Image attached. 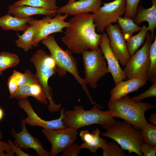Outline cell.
<instances>
[{
	"label": "cell",
	"mask_w": 156,
	"mask_h": 156,
	"mask_svg": "<svg viewBox=\"0 0 156 156\" xmlns=\"http://www.w3.org/2000/svg\"><path fill=\"white\" fill-rule=\"evenodd\" d=\"M140 0H126V9L124 17L134 18L136 15L138 4Z\"/></svg>",
	"instance_id": "31"
},
{
	"label": "cell",
	"mask_w": 156,
	"mask_h": 156,
	"mask_svg": "<svg viewBox=\"0 0 156 156\" xmlns=\"http://www.w3.org/2000/svg\"><path fill=\"white\" fill-rule=\"evenodd\" d=\"M25 73L26 77L25 83L20 87L13 95L10 96L9 98H15L19 100L32 96L36 99L38 102L48 105L47 99L35 75H34L28 69L25 70Z\"/></svg>",
	"instance_id": "13"
},
{
	"label": "cell",
	"mask_w": 156,
	"mask_h": 156,
	"mask_svg": "<svg viewBox=\"0 0 156 156\" xmlns=\"http://www.w3.org/2000/svg\"><path fill=\"white\" fill-rule=\"evenodd\" d=\"M12 75L17 82L19 88L25 83L26 77L25 73L14 70Z\"/></svg>",
	"instance_id": "36"
},
{
	"label": "cell",
	"mask_w": 156,
	"mask_h": 156,
	"mask_svg": "<svg viewBox=\"0 0 156 156\" xmlns=\"http://www.w3.org/2000/svg\"><path fill=\"white\" fill-rule=\"evenodd\" d=\"M109 38L110 46L117 60L125 67L130 56L128 53L126 41L118 25L111 24L105 28Z\"/></svg>",
	"instance_id": "14"
},
{
	"label": "cell",
	"mask_w": 156,
	"mask_h": 156,
	"mask_svg": "<svg viewBox=\"0 0 156 156\" xmlns=\"http://www.w3.org/2000/svg\"><path fill=\"white\" fill-rule=\"evenodd\" d=\"M100 133L101 131L98 128L93 129L91 137L88 141L84 142L79 145L81 148L88 149L93 153L96 152L99 148H101L104 140L100 137Z\"/></svg>",
	"instance_id": "25"
},
{
	"label": "cell",
	"mask_w": 156,
	"mask_h": 156,
	"mask_svg": "<svg viewBox=\"0 0 156 156\" xmlns=\"http://www.w3.org/2000/svg\"><path fill=\"white\" fill-rule=\"evenodd\" d=\"M56 4L57 0H18L13 4L15 5H26L57 12L58 8Z\"/></svg>",
	"instance_id": "23"
},
{
	"label": "cell",
	"mask_w": 156,
	"mask_h": 156,
	"mask_svg": "<svg viewBox=\"0 0 156 156\" xmlns=\"http://www.w3.org/2000/svg\"><path fill=\"white\" fill-rule=\"evenodd\" d=\"M126 9V0H114L104 3L93 14L96 31L102 33L107 26L117 22L118 18L125 14Z\"/></svg>",
	"instance_id": "10"
},
{
	"label": "cell",
	"mask_w": 156,
	"mask_h": 156,
	"mask_svg": "<svg viewBox=\"0 0 156 156\" xmlns=\"http://www.w3.org/2000/svg\"><path fill=\"white\" fill-rule=\"evenodd\" d=\"M42 132L51 144V156H56L74 142L77 138V130L66 127L60 130L45 129Z\"/></svg>",
	"instance_id": "11"
},
{
	"label": "cell",
	"mask_w": 156,
	"mask_h": 156,
	"mask_svg": "<svg viewBox=\"0 0 156 156\" xmlns=\"http://www.w3.org/2000/svg\"><path fill=\"white\" fill-rule=\"evenodd\" d=\"M35 31V27L30 25L22 35L16 33L18 39L16 40L15 43L17 47L22 49L25 52L28 51L29 49H32V41Z\"/></svg>",
	"instance_id": "24"
},
{
	"label": "cell",
	"mask_w": 156,
	"mask_h": 156,
	"mask_svg": "<svg viewBox=\"0 0 156 156\" xmlns=\"http://www.w3.org/2000/svg\"><path fill=\"white\" fill-rule=\"evenodd\" d=\"M148 29L145 25L136 35L132 36L126 40L127 50L129 55H133L144 42Z\"/></svg>",
	"instance_id": "22"
},
{
	"label": "cell",
	"mask_w": 156,
	"mask_h": 156,
	"mask_svg": "<svg viewBox=\"0 0 156 156\" xmlns=\"http://www.w3.org/2000/svg\"><path fill=\"white\" fill-rule=\"evenodd\" d=\"M152 84L149 89L141 94L131 98L133 101L140 102L144 99L150 97H156V77H154L151 81Z\"/></svg>",
	"instance_id": "30"
},
{
	"label": "cell",
	"mask_w": 156,
	"mask_h": 156,
	"mask_svg": "<svg viewBox=\"0 0 156 156\" xmlns=\"http://www.w3.org/2000/svg\"><path fill=\"white\" fill-rule=\"evenodd\" d=\"M8 12L17 18L25 19L36 14H42L54 17L57 12L50 11L40 8L26 5H15L14 4L8 7Z\"/></svg>",
	"instance_id": "20"
},
{
	"label": "cell",
	"mask_w": 156,
	"mask_h": 156,
	"mask_svg": "<svg viewBox=\"0 0 156 156\" xmlns=\"http://www.w3.org/2000/svg\"><path fill=\"white\" fill-rule=\"evenodd\" d=\"M81 140L84 142H87L92 136V133L87 130L81 131L79 134Z\"/></svg>",
	"instance_id": "39"
},
{
	"label": "cell",
	"mask_w": 156,
	"mask_h": 156,
	"mask_svg": "<svg viewBox=\"0 0 156 156\" xmlns=\"http://www.w3.org/2000/svg\"><path fill=\"white\" fill-rule=\"evenodd\" d=\"M117 22L122 31V34L126 41L133 36V33L129 25L125 21L123 18L120 17Z\"/></svg>",
	"instance_id": "32"
},
{
	"label": "cell",
	"mask_w": 156,
	"mask_h": 156,
	"mask_svg": "<svg viewBox=\"0 0 156 156\" xmlns=\"http://www.w3.org/2000/svg\"><path fill=\"white\" fill-rule=\"evenodd\" d=\"M30 60L36 68L35 75L49 101L48 109L51 112H58L62 107V104L55 103L53 98L52 88L48 84L49 78L57 72V67L55 60L51 55L41 49L35 52Z\"/></svg>",
	"instance_id": "6"
},
{
	"label": "cell",
	"mask_w": 156,
	"mask_h": 156,
	"mask_svg": "<svg viewBox=\"0 0 156 156\" xmlns=\"http://www.w3.org/2000/svg\"><path fill=\"white\" fill-rule=\"evenodd\" d=\"M141 134L144 143L156 146V126L148 123L141 129Z\"/></svg>",
	"instance_id": "28"
},
{
	"label": "cell",
	"mask_w": 156,
	"mask_h": 156,
	"mask_svg": "<svg viewBox=\"0 0 156 156\" xmlns=\"http://www.w3.org/2000/svg\"><path fill=\"white\" fill-rule=\"evenodd\" d=\"M2 72L0 70V76L1 75Z\"/></svg>",
	"instance_id": "43"
},
{
	"label": "cell",
	"mask_w": 156,
	"mask_h": 156,
	"mask_svg": "<svg viewBox=\"0 0 156 156\" xmlns=\"http://www.w3.org/2000/svg\"><path fill=\"white\" fill-rule=\"evenodd\" d=\"M2 133L0 131V156H14L15 153L8 142L1 140Z\"/></svg>",
	"instance_id": "33"
},
{
	"label": "cell",
	"mask_w": 156,
	"mask_h": 156,
	"mask_svg": "<svg viewBox=\"0 0 156 156\" xmlns=\"http://www.w3.org/2000/svg\"><path fill=\"white\" fill-rule=\"evenodd\" d=\"M21 131L17 133L14 128L11 131L14 139V144L17 147L26 151L29 148L34 149L39 156H51L50 152L44 148L42 143L32 135L27 130L26 124L21 123Z\"/></svg>",
	"instance_id": "15"
},
{
	"label": "cell",
	"mask_w": 156,
	"mask_h": 156,
	"mask_svg": "<svg viewBox=\"0 0 156 156\" xmlns=\"http://www.w3.org/2000/svg\"><path fill=\"white\" fill-rule=\"evenodd\" d=\"M84 63L85 83L93 88L97 87V83L104 76L109 73L106 60L101 49L99 47L82 53Z\"/></svg>",
	"instance_id": "7"
},
{
	"label": "cell",
	"mask_w": 156,
	"mask_h": 156,
	"mask_svg": "<svg viewBox=\"0 0 156 156\" xmlns=\"http://www.w3.org/2000/svg\"><path fill=\"white\" fill-rule=\"evenodd\" d=\"M150 67L148 72V81L156 76V36L151 45L149 51Z\"/></svg>",
	"instance_id": "29"
},
{
	"label": "cell",
	"mask_w": 156,
	"mask_h": 156,
	"mask_svg": "<svg viewBox=\"0 0 156 156\" xmlns=\"http://www.w3.org/2000/svg\"><path fill=\"white\" fill-rule=\"evenodd\" d=\"M102 0H79L68 2L58 8L57 14L74 16L84 13H94L101 6Z\"/></svg>",
	"instance_id": "17"
},
{
	"label": "cell",
	"mask_w": 156,
	"mask_h": 156,
	"mask_svg": "<svg viewBox=\"0 0 156 156\" xmlns=\"http://www.w3.org/2000/svg\"><path fill=\"white\" fill-rule=\"evenodd\" d=\"M101 135L110 138L127 151L129 154L134 153L139 156H143L140 146L144 142L141 131L134 128L130 123L125 121H116L105 129Z\"/></svg>",
	"instance_id": "5"
},
{
	"label": "cell",
	"mask_w": 156,
	"mask_h": 156,
	"mask_svg": "<svg viewBox=\"0 0 156 156\" xmlns=\"http://www.w3.org/2000/svg\"><path fill=\"white\" fill-rule=\"evenodd\" d=\"M8 142L15 153L18 156H30L29 154L22 151L21 148L16 146L12 141L8 140Z\"/></svg>",
	"instance_id": "38"
},
{
	"label": "cell",
	"mask_w": 156,
	"mask_h": 156,
	"mask_svg": "<svg viewBox=\"0 0 156 156\" xmlns=\"http://www.w3.org/2000/svg\"><path fill=\"white\" fill-rule=\"evenodd\" d=\"M41 41L49 49L51 56L55 60L57 67V73L59 76H64L67 72L70 73L81 86L91 104H95L84 79L79 75L77 62L72 55V52L68 49L65 50L62 49L56 42L53 34L49 35Z\"/></svg>",
	"instance_id": "4"
},
{
	"label": "cell",
	"mask_w": 156,
	"mask_h": 156,
	"mask_svg": "<svg viewBox=\"0 0 156 156\" xmlns=\"http://www.w3.org/2000/svg\"><path fill=\"white\" fill-rule=\"evenodd\" d=\"M114 140L108 142L104 140L101 148L103 156H125L126 154Z\"/></svg>",
	"instance_id": "27"
},
{
	"label": "cell",
	"mask_w": 156,
	"mask_h": 156,
	"mask_svg": "<svg viewBox=\"0 0 156 156\" xmlns=\"http://www.w3.org/2000/svg\"><path fill=\"white\" fill-rule=\"evenodd\" d=\"M128 79L120 81L111 90L110 100L115 101L129 93L138 91L141 87L146 84L147 81L139 77Z\"/></svg>",
	"instance_id": "18"
},
{
	"label": "cell",
	"mask_w": 156,
	"mask_h": 156,
	"mask_svg": "<svg viewBox=\"0 0 156 156\" xmlns=\"http://www.w3.org/2000/svg\"><path fill=\"white\" fill-rule=\"evenodd\" d=\"M108 110L114 117L121 118L131 123L135 129L140 130L148 123L145 112L154 106L148 102H136L126 95L108 102Z\"/></svg>",
	"instance_id": "2"
},
{
	"label": "cell",
	"mask_w": 156,
	"mask_h": 156,
	"mask_svg": "<svg viewBox=\"0 0 156 156\" xmlns=\"http://www.w3.org/2000/svg\"><path fill=\"white\" fill-rule=\"evenodd\" d=\"M18 104L19 107L23 109L27 115V117L21 120V123L31 126L40 127L45 129L60 130L66 128L64 125L62 121L65 111L62 107L60 110V116L58 119L47 121L42 119L36 114L27 99L19 100Z\"/></svg>",
	"instance_id": "12"
},
{
	"label": "cell",
	"mask_w": 156,
	"mask_h": 156,
	"mask_svg": "<svg viewBox=\"0 0 156 156\" xmlns=\"http://www.w3.org/2000/svg\"><path fill=\"white\" fill-rule=\"evenodd\" d=\"M32 18H19L8 14L0 17V27L4 30L25 32L29 27L28 22Z\"/></svg>",
	"instance_id": "21"
},
{
	"label": "cell",
	"mask_w": 156,
	"mask_h": 156,
	"mask_svg": "<svg viewBox=\"0 0 156 156\" xmlns=\"http://www.w3.org/2000/svg\"><path fill=\"white\" fill-rule=\"evenodd\" d=\"M19 62L20 59L16 54L2 52L0 53V70L2 72L8 68L14 67Z\"/></svg>",
	"instance_id": "26"
},
{
	"label": "cell",
	"mask_w": 156,
	"mask_h": 156,
	"mask_svg": "<svg viewBox=\"0 0 156 156\" xmlns=\"http://www.w3.org/2000/svg\"><path fill=\"white\" fill-rule=\"evenodd\" d=\"M151 1L152 5L149 8L145 9L140 5L138 6L136 15L133 20L138 25L143 21H147L148 24V30L151 31V36L155 37L154 32L156 27V0Z\"/></svg>",
	"instance_id": "19"
},
{
	"label": "cell",
	"mask_w": 156,
	"mask_h": 156,
	"mask_svg": "<svg viewBox=\"0 0 156 156\" xmlns=\"http://www.w3.org/2000/svg\"><path fill=\"white\" fill-rule=\"evenodd\" d=\"M68 1V2H70L76 1V0H67Z\"/></svg>",
	"instance_id": "42"
},
{
	"label": "cell",
	"mask_w": 156,
	"mask_h": 156,
	"mask_svg": "<svg viewBox=\"0 0 156 156\" xmlns=\"http://www.w3.org/2000/svg\"><path fill=\"white\" fill-rule=\"evenodd\" d=\"M155 37L147 32L146 41L142 47L130 56L122 70L127 79L139 77L148 81L147 74L150 66L149 51Z\"/></svg>",
	"instance_id": "8"
},
{
	"label": "cell",
	"mask_w": 156,
	"mask_h": 156,
	"mask_svg": "<svg viewBox=\"0 0 156 156\" xmlns=\"http://www.w3.org/2000/svg\"><path fill=\"white\" fill-rule=\"evenodd\" d=\"M3 111L2 109L0 108V120H1L3 118Z\"/></svg>",
	"instance_id": "41"
},
{
	"label": "cell",
	"mask_w": 156,
	"mask_h": 156,
	"mask_svg": "<svg viewBox=\"0 0 156 156\" xmlns=\"http://www.w3.org/2000/svg\"><path fill=\"white\" fill-rule=\"evenodd\" d=\"M66 28L62 42L72 53L81 54L89 49L99 47L101 34H97L94 22L93 14L84 13L73 16Z\"/></svg>",
	"instance_id": "1"
},
{
	"label": "cell",
	"mask_w": 156,
	"mask_h": 156,
	"mask_svg": "<svg viewBox=\"0 0 156 156\" xmlns=\"http://www.w3.org/2000/svg\"><path fill=\"white\" fill-rule=\"evenodd\" d=\"M68 15V14H57L54 17L46 16L41 20H37L32 17L28 24L35 27V32L32 41L33 46H38L42 40L50 34L62 32L63 29L70 25L69 22L65 21Z\"/></svg>",
	"instance_id": "9"
},
{
	"label": "cell",
	"mask_w": 156,
	"mask_h": 156,
	"mask_svg": "<svg viewBox=\"0 0 156 156\" xmlns=\"http://www.w3.org/2000/svg\"><path fill=\"white\" fill-rule=\"evenodd\" d=\"M99 46L107 62L109 72L112 74L115 86L120 81L127 80L119 64L118 60L110 48L107 33L103 32L101 34Z\"/></svg>",
	"instance_id": "16"
},
{
	"label": "cell",
	"mask_w": 156,
	"mask_h": 156,
	"mask_svg": "<svg viewBox=\"0 0 156 156\" xmlns=\"http://www.w3.org/2000/svg\"><path fill=\"white\" fill-rule=\"evenodd\" d=\"M62 121L64 126L77 130L85 126L98 124L105 129L116 120L108 110H101L94 105L90 110H84L83 107L77 105L73 110L65 111Z\"/></svg>",
	"instance_id": "3"
},
{
	"label": "cell",
	"mask_w": 156,
	"mask_h": 156,
	"mask_svg": "<svg viewBox=\"0 0 156 156\" xmlns=\"http://www.w3.org/2000/svg\"><path fill=\"white\" fill-rule=\"evenodd\" d=\"M149 120L150 123L156 126V114L155 113L151 114Z\"/></svg>",
	"instance_id": "40"
},
{
	"label": "cell",
	"mask_w": 156,
	"mask_h": 156,
	"mask_svg": "<svg viewBox=\"0 0 156 156\" xmlns=\"http://www.w3.org/2000/svg\"><path fill=\"white\" fill-rule=\"evenodd\" d=\"M7 85L10 96L13 95L19 88L17 82L12 75L8 78Z\"/></svg>",
	"instance_id": "37"
},
{
	"label": "cell",
	"mask_w": 156,
	"mask_h": 156,
	"mask_svg": "<svg viewBox=\"0 0 156 156\" xmlns=\"http://www.w3.org/2000/svg\"><path fill=\"white\" fill-rule=\"evenodd\" d=\"M140 150L144 156H155L156 146H152L147 143H144L140 146Z\"/></svg>",
	"instance_id": "35"
},
{
	"label": "cell",
	"mask_w": 156,
	"mask_h": 156,
	"mask_svg": "<svg viewBox=\"0 0 156 156\" xmlns=\"http://www.w3.org/2000/svg\"><path fill=\"white\" fill-rule=\"evenodd\" d=\"M81 149L80 146L78 144L74 142L63 151L62 156H78L81 152Z\"/></svg>",
	"instance_id": "34"
}]
</instances>
